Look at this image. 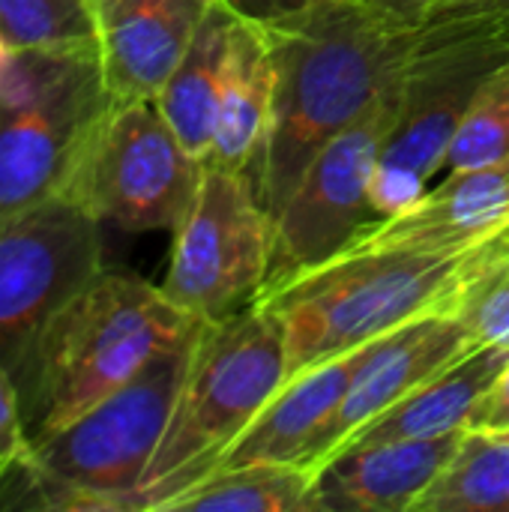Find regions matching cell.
I'll use <instances>...</instances> for the list:
<instances>
[{"label": "cell", "instance_id": "obj_1", "mask_svg": "<svg viewBox=\"0 0 509 512\" xmlns=\"http://www.w3.org/2000/svg\"><path fill=\"white\" fill-rule=\"evenodd\" d=\"M264 30L276 93L258 198L276 216L315 156L402 81L420 27L396 24L357 0H315Z\"/></svg>", "mask_w": 509, "mask_h": 512}, {"label": "cell", "instance_id": "obj_2", "mask_svg": "<svg viewBox=\"0 0 509 512\" xmlns=\"http://www.w3.org/2000/svg\"><path fill=\"white\" fill-rule=\"evenodd\" d=\"M201 324L162 285L105 267L45 321L12 372L27 447L96 408L156 357L192 342Z\"/></svg>", "mask_w": 509, "mask_h": 512}, {"label": "cell", "instance_id": "obj_3", "mask_svg": "<svg viewBox=\"0 0 509 512\" xmlns=\"http://www.w3.org/2000/svg\"><path fill=\"white\" fill-rule=\"evenodd\" d=\"M285 336L279 318L258 300L204 321L165 423L138 480L132 512L165 507L213 474L267 402L285 384Z\"/></svg>", "mask_w": 509, "mask_h": 512}, {"label": "cell", "instance_id": "obj_4", "mask_svg": "<svg viewBox=\"0 0 509 512\" xmlns=\"http://www.w3.org/2000/svg\"><path fill=\"white\" fill-rule=\"evenodd\" d=\"M195 342V336H192ZM192 342L156 357L96 408L0 462V512H132Z\"/></svg>", "mask_w": 509, "mask_h": 512}, {"label": "cell", "instance_id": "obj_5", "mask_svg": "<svg viewBox=\"0 0 509 512\" xmlns=\"http://www.w3.org/2000/svg\"><path fill=\"white\" fill-rule=\"evenodd\" d=\"M483 252L354 249L261 291L255 300L282 324L285 381L420 315L447 312Z\"/></svg>", "mask_w": 509, "mask_h": 512}, {"label": "cell", "instance_id": "obj_6", "mask_svg": "<svg viewBox=\"0 0 509 512\" xmlns=\"http://www.w3.org/2000/svg\"><path fill=\"white\" fill-rule=\"evenodd\" d=\"M111 105L93 36L9 51L0 81V222L66 192Z\"/></svg>", "mask_w": 509, "mask_h": 512}, {"label": "cell", "instance_id": "obj_7", "mask_svg": "<svg viewBox=\"0 0 509 512\" xmlns=\"http://www.w3.org/2000/svg\"><path fill=\"white\" fill-rule=\"evenodd\" d=\"M509 60V15H432L402 75L399 117L369 186L381 219L408 210L441 174L450 138L486 78Z\"/></svg>", "mask_w": 509, "mask_h": 512}, {"label": "cell", "instance_id": "obj_8", "mask_svg": "<svg viewBox=\"0 0 509 512\" xmlns=\"http://www.w3.org/2000/svg\"><path fill=\"white\" fill-rule=\"evenodd\" d=\"M273 216L246 171L204 162L195 198L174 228L162 291L198 321L252 303L270 270Z\"/></svg>", "mask_w": 509, "mask_h": 512}, {"label": "cell", "instance_id": "obj_9", "mask_svg": "<svg viewBox=\"0 0 509 512\" xmlns=\"http://www.w3.org/2000/svg\"><path fill=\"white\" fill-rule=\"evenodd\" d=\"M201 171L204 162L180 144L156 102H123L96 126L63 198L132 234H174Z\"/></svg>", "mask_w": 509, "mask_h": 512}, {"label": "cell", "instance_id": "obj_10", "mask_svg": "<svg viewBox=\"0 0 509 512\" xmlns=\"http://www.w3.org/2000/svg\"><path fill=\"white\" fill-rule=\"evenodd\" d=\"M399 99L402 81L369 114L336 135L303 171L273 216V252L261 291L336 258L357 234L378 222L369 186L396 126Z\"/></svg>", "mask_w": 509, "mask_h": 512}, {"label": "cell", "instance_id": "obj_11", "mask_svg": "<svg viewBox=\"0 0 509 512\" xmlns=\"http://www.w3.org/2000/svg\"><path fill=\"white\" fill-rule=\"evenodd\" d=\"M99 225L63 195L0 222V366L9 375L45 321L105 270Z\"/></svg>", "mask_w": 509, "mask_h": 512}, {"label": "cell", "instance_id": "obj_12", "mask_svg": "<svg viewBox=\"0 0 509 512\" xmlns=\"http://www.w3.org/2000/svg\"><path fill=\"white\" fill-rule=\"evenodd\" d=\"M504 243H509V159L444 174L408 210L375 222L342 252L411 249L471 255Z\"/></svg>", "mask_w": 509, "mask_h": 512}, {"label": "cell", "instance_id": "obj_13", "mask_svg": "<svg viewBox=\"0 0 509 512\" xmlns=\"http://www.w3.org/2000/svg\"><path fill=\"white\" fill-rule=\"evenodd\" d=\"M213 3L90 0L93 39L111 102H153Z\"/></svg>", "mask_w": 509, "mask_h": 512}, {"label": "cell", "instance_id": "obj_14", "mask_svg": "<svg viewBox=\"0 0 509 512\" xmlns=\"http://www.w3.org/2000/svg\"><path fill=\"white\" fill-rule=\"evenodd\" d=\"M474 336L450 312L420 315L387 336L369 342L354 369L351 387L330 423L318 468L366 423L381 417L411 390L474 351Z\"/></svg>", "mask_w": 509, "mask_h": 512}, {"label": "cell", "instance_id": "obj_15", "mask_svg": "<svg viewBox=\"0 0 509 512\" xmlns=\"http://www.w3.org/2000/svg\"><path fill=\"white\" fill-rule=\"evenodd\" d=\"M465 432L423 441L354 444L318 468V512H414Z\"/></svg>", "mask_w": 509, "mask_h": 512}, {"label": "cell", "instance_id": "obj_16", "mask_svg": "<svg viewBox=\"0 0 509 512\" xmlns=\"http://www.w3.org/2000/svg\"><path fill=\"white\" fill-rule=\"evenodd\" d=\"M363 348H354L288 378L279 387V393L267 402V408L255 417V423L243 432V438L234 444L222 465L288 462L309 465L318 471L330 423L351 387Z\"/></svg>", "mask_w": 509, "mask_h": 512}, {"label": "cell", "instance_id": "obj_17", "mask_svg": "<svg viewBox=\"0 0 509 512\" xmlns=\"http://www.w3.org/2000/svg\"><path fill=\"white\" fill-rule=\"evenodd\" d=\"M276 63L270 36L249 18H234L222 93L216 108V132L207 162L246 171L258 180V165L273 117Z\"/></svg>", "mask_w": 509, "mask_h": 512}, {"label": "cell", "instance_id": "obj_18", "mask_svg": "<svg viewBox=\"0 0 509 512\" xmlns=\"http://www.w3.org/2000/svg\"><path fill=\"white\" fill-rule=\"evenodd\" d=\"M509 351L477 345L462 360L411 390L405 399L390 405L381 417L357 429L339 450L354 444H378V441H423L441 438L468 429V417L495 375L504 369ZM336 450V453H339ZM333 453V456H336Z\"/></svg>", "mask_w": 509, "mask_h": 512}, {"label": "cell", "instance_id": "obj_19", "mask_svg": "<svg viewBox=\"0 0 509 512\" xmlns=\"http://www.w3.org/2000/svg\"><path fill=\"white\" fill-rule=\"evenodd\" d=\"M237 12L216 0L201 21L192 45L156 93V108L180 138V144L198 159L207 162L216 132V108L222 93L225 57H228V36Z\"/></svg>", "mask_w": 509, "mask_h": 512}, {"label": "cell", "instance_id": "obj_20", "mask_svg": "<svg viewBox=\"0 0 509 512\" xmlns=\"http://www.w3.org/2000/svg\"><path fill=\"white\" fill-rule=\"evenodd\" d=\"M318 471L288 462L222 465L177 495L165 512H318Z\"/></svg>", "mask_w": 509, "mask_h": 512}, {"label": "cell", "instance_id": "obj_21", "mask_svg": "<svg viewBox=\"0 0 509 512\" xmlns=\"http://www.w3.org/2000/svg\"><path fill=\"white\" fill-rule=\"evenodd\" d=\"M414 512H509V432L465 429Z\"/></svg>", "mask_w": 509, "mask_h": 512}, {"label": "cell", "instance_id": "obj_22", "mask_svg": "<svg viewBox=\"0 0 509 512\" xmlns=\"http://www.w3.org/2000/svg\"><path fill=\"white\" fill-rule=\"evenodd\" d=\"M509 159V60L495 69L477 90L465 117L459 120L441 174L483 168ZM438 174V177H441Z\"/></svg>", "mask_w": 509, "mask_h": 512}, {"label": "cell", "instance_id": "obj_23", "mask_svg": "<svg viewBox=\"0 0 509 512\" xmlns=\"http://www.w3.org/2000/svg\"><path fill=\"white\" fill-rule=\"evenodd\" d=\"M477 345L509 351V243L483 252L450 309Z\"/></svg>", "mask_w": 509, "mask_h": 512}, {"label": "cell", "instance_id": "obj_24", "mask_svg": "<svg viewBox=\"0 0 509 512\" xmlns=\"http://www.w3.org/2000/svg\"><path fill=\"white\" fill-rule=\"evenodd\" d=\"M0 36L9 48L90 39V0H0Z\"/></svg>", "mask_w": 509, "mask_h": 512}, {"label": "cell", "instance_id": "obj_25", "mask_svg": "<svg viewBox=\"0 0 509 512\" xmlns=\"http://www.w3.org/2000/svg\"><path fill=\"white\" fill-rule=\"evenodd\" d=\"M471 432H509V360L495 375V381L486 387V393L477 399L471 417Z\"/></svg>", "mask_w": 509, "mask_h": 512}, {"label": "cell", "instance_id": "obj_26", "mask_svg": "<svg viewBox=\"0 0 509 512\" xmlns=\"http://www.w3.org/2000/svg\"><path fill=\"white\" fill-rule=\"evenodd\" d=\"M27 447L24 426H21V405L12 375L0 366V462L18 456Z\"/></svg>", "mask_w": 509, "mask_h": 512}, {"label": "cell", "instance_id": "obj_27", "mask_svg": "<svg viewBox=\"0 0 509 512\" xmlns=\"http://www.w3.org/2000/svg\"><path fill=\"white\" fill-rule=\"evenodd\" d=\"M357 3L369 6L372 12H378V15H384V18H390L396 24L420 27L435 15L441 0H357Z\"/></svg>", "mask_w": 509, "mask_h": 512}, {"label": "cell", "instance_id": "obj_28", "mask_svg": "<svg viewBox=\"0 0 509 512\" xmlns=\"http://www.w3.org/2000/svg\"><path fill=\"white\" fill-rule=\"evenodd\" d=\"M225 3H228L240 18H249V21L267 27V24H273V21H282V18H288V15H294V12L306 9V6L315 3V0H225Z\"/></svg>", "mask_w": 509, "mask_h": 512}, {"label": "cell", "instance_id": "obj_29", "mask_svg": "<svg viewBox=\"0 0 509 512\" xmlns=\"http://www.w3.org/2000/svg\"><path fill=\"white\" fill-rule=\"evenodd\" d=\"M435 15H509V0H441Z\"/></svg>", "mask_w": 509, "mask_h": 512}, {"label": "cell", "instance_id": "obj_30", "mask_svg": "<svg viewBox=\"0 0 509 512\" xmlns=\"http://www.w3.org/2000/svg\"><path fill=\"white\" fill-rule=\"evenodd\" d=\"M9 45L3 42V36H0V81H3V72H6V63H9Z\"/></svg>", "mask_w": 509, "mask_h": 512}]
</instances>
